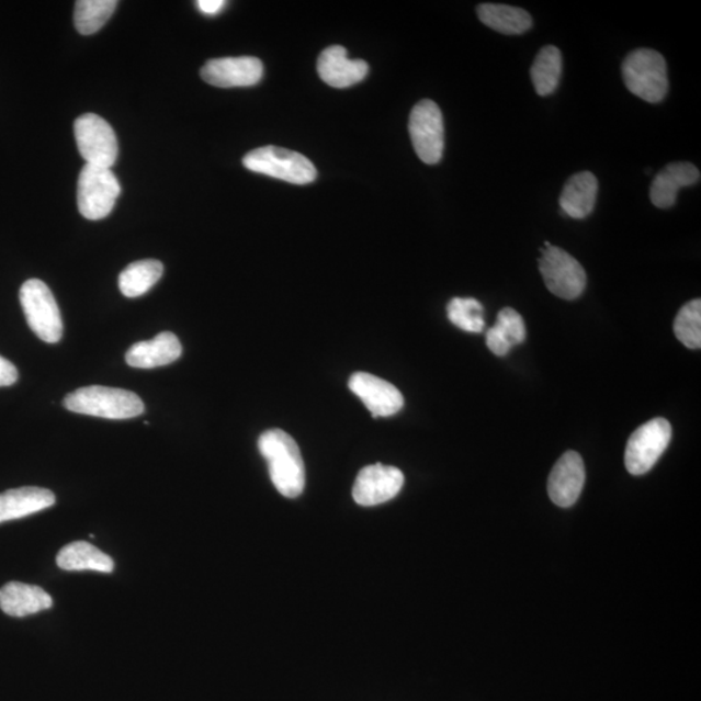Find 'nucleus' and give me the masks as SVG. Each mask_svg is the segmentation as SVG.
I'll use <instances>...</instances> for the list:
<instances>
[{
	"instance_id": "4",
	"label": "nucleus",
	"mask_w": 701,
	"mask_h": 701,
	"mask_svg": "<svg viewBox=\"0 0 701 701\" xmlns=\"http://www.w3.org/2000/svg\"><path fill=\"white\" fill-rule=\"evenodd\" d=\"M244 166L251 172L273 177L295 185H307L317 177L316 167L306 156L275 146L257 148L247 154Z\"/></svg>"
},
{
	"instance_id": "1",
	"label": "nucleus",
	"mask_w": 701,
	"mask_h": 701,
	"mask_svg": "<svg viewBox=\"0 0 701 701\" xmlns=\"http://www.w3.org/2000/svg\"><path fill=\"white\" fill-rule=\"evenodd\" d=\"M258 445L274 487L283 497H299L306 486V467L294 438L286 431L272 429L261 434Z\"/></svg>"
},
{
	"instance_id": "27",
	"label": "nucleus",
	"mask_w": 701,
	"mask_h": 701,
	"mask_svg": "<svg viewBox=\"0 0 701 701\" xmlns=\"http://www.w3.org/2000/svg\"><path fill=\"white\" fill-rule=\"evenodd\" d=\"M675 335L678 341L691 350L701 347V301H691L678 312L675 321Z\"/></svg>"
},
{
	"instance_id": "21",
	"label": "nucleus",
	"mask_w": 701,
	"mask_h": 701,
	"mask_svg": "<svg viewBox=\"0 0 701 701\" xmlns=\"http://www.w3.org/2000/svg\"><path fill=\"white\" fill-rule=\"evenodd\" d=\"M56 564L60 569L68 572L112 573L115 569L112 558L88 542H74L66 545L56 556Z\"/></svg>"
},
{
	"instance_id": "26",
	"label": "nucleus",
	"mask_w": 701,
	"mask_h": 701,
	"mask_svg": "<svg viewBox=\"0 0 701 701\" xmlns=\"http://www.w3.org/2000/svg\"><path fill=\"white\" fill-rule=\"evenodd\" d=\"M448 315L450 321L464 331L480 332L485 329L484 306L473 297H453Z\"/></svg>"
},
{
	"instance_id": "29",
	"label": "nucleus",
	"mask_w": 701,
	"mask_h": 701,
	"mask_svg": "<svg viewBox=\"0 0 701 701\" xmlns=\"http://www.w3.org/2000/svg\"><path fill=\"white\" fill-rule=\"evenodd\" d=\"M486 344L494 355L506 357L511 351L512 346L508 343L507 339L502 337L497 327L488 329L486 336Z\"/></svg>"
},
{
	"instance_id": "17",
	"label": "nucleus",
	"mask_w": 701,
	"mask_h": 701,
	"mask_svg": "<svg viewBox=\"0 0 701 701\" xmlns=\"http://www.w3.org/2000/svg\"><path fill=\"white\" fill-rule=\"evenodd\" d=\"M182 355L180 339L171 331L160 332L151 341L138 342L126 352V363L138 370H154L174 363Z\"/></svg>"
},
{
	"instance_id": "20",
	"label": "nucleus",
	"mask_w": 701,
	"mask_h": 701,
	"mask_svg": "<svg viewBox=\"0 0 701 701\" xmlns=\"http://www.w3.org/2000/svg\"><path fill=\"white\" fill-rule=\"evenodd\" d=\"M598 191V179L591 172L573 174L561 195L563 214L576 219L589 216L597 203Z\"/></svg>"
},
{
	"instance_id": "14",
	"label": "nucleus",
	"mask_w": 701,
	"mask_h": 701,
	"mask_svg": "<svg viewBox=\"0 0 701 701\" xmlns=\"http://www.w3.org/2000/svg\"><path fill=\"white\" fill-rule=\"evenodd\" d=\"M585 464L576 451L565 452L558 459L549 478V495L556 506L569 508L576 505L585 486Z\"/></svg>"
},
{
	"instance_id": "24",
	"label": "nucleus",
	"mask_w": 701,
	"mask_h": 701,
	"mask_svg": "<svg viewBox=\"0 0 701 701\" xmlns=\"http://www.w3.org/2000/svg\"><path fill=\"white\" fill-rule=\"evenodd\" d=\"M165 267L159 260H140L127 265L118 278V287L126 297L145 295L161 279Z\"/></svg>"
},
{
	"instance_id": "7",
	"label": "nucleus",
	"mask_w": 701,
	"mask_h": 701,
	"mask_svg": "<svg viewBox=\"0 0 701 701\" xmlns=\"http://www.w3.org/2000/svg\"><path fill=\"white\" fill-rule=\"evenodd\" d=\"M409 136L417 156L425 165L434 166L444 151V123L441 109L430 99L415 105L409 116Z\"/></svg>"
},
{
	"instance_id": "22",
	"label": "nucleus",
	"mask_w": 701,
	"mask_h": 701,
	"mask_svg": "<svg viewBox=\"0 0 701 701\" xmlns=\"http://www.w3.org/2000/svg\"><path fill=\"white\" fill-rule=\"evenodd\" d=\"M477 13L485 25L506 35L523 34L533 26V19L519 7L484 3L478 5Z\"/></svg>"
},
{
	"instance_id": "5",
	"label": "nucleus",
	"mask_w": 701,
	"mask_h": 701,
	"mask_svg": "<svg viewBox=\"0 0 701 701\" xmlns=\"http://www.w3.org/2000/svg\"><path fill=\"white\" fill-rule=\"evenodd\" d=\"M20 303L27 325L42 341L58 343L63 320L52 290L41 280H27L20 289Z\"/></svg>"
},
{
	"instance_id": "9",
	"label": "nucleus",
	"mask_w": 701,
	"mask_h": 701,
	"mask_svg": "<svg viewBox=\"0 0 701 701\" xmlns=\"http://www.w3.org/2000/svg\"><path fill=\"white\" fill-rule=\"evenodd\" d=\"M75 137L78 151L87 165L109 168L115 165L118 144L115 132L104 118L87 113L75 123Z\"/></svg>"
},
{
	"instance_id": "11",
	"label": "nucleus",
	"mask_w": 701,
	"mask_h": 701,
	"mask_svg": "<svg viewBox=\"0 0 701 701\" xmlns=\"http://www.w3.org/2000/svg\"><path fill=\"white\" fill-rule=\"evenodd\" d=\"M405 485V474L398 467L384 464L365 466L353 485V499L363 507H373L392 500Z\"/></svg>"
},
{
	"instance_id": "25",
	"label": "nucleus",
	"mask_w": 701,
	"mask_h": 701,
	"mask_svg": "<svg viewBox=\"0 0 701 701\" xmlns=\"http://www.w3.org/2000/svg\"><path fill=\"white\" fill-rule=\"evenodd\" d=\"M116 0H80L76 3L75 25L83 35L101 31L117 7Z\"/></svg>"
},
{
	"instance_id": "18",
	"label": "nucleus",
	"mask_w": 701,
	"mask_h": 701,
	"mask_svg": "<svg viewBox=\"0 0 701 701\" xmlns=\"http://www.w3.org/2000/svg\"><path fill=\"white\" fill-rule=\"evenodd\" d=\"M53 491L42 487H20L0 494V523L23 519L55 505Z\"/></svg>"
},
{
	"instance_id": "3",
	"label": "nucleus",
	"mask_w": 701,
	"mask_h": 701,
	"mask_svg": "<svg viewBox=\"0 0 701 701\" xmlns=\"http://www.w3.org/2000/svg\"><path fill=\"white\" fill-rule=\"evenodd\" d=\"M622 77L630 93L648 103H660L668 94V67L655 49L640 48L622 63Z\"/></svg>"
},
{
	"instance_id": "31",
	"label": "nucleus",
	"mask_w": 701,
	"mask_h": 701,
	"mask_svg": "<svg viewBox=\"0 0 701 701\" xmlns=\"http://www.w3.org/2000/svg\"><path fill=\"white\" fill-rule=\"evenodd\" d=\"M196 5L205 15H216L224 9L225 2L224 0H200Z\"/></svg>"
},
{
	"instance_id": "28",
	"label": "nucleus",
	"mask_w": 701,
	"mask_h": 701,
	"mask_svg": "<svg viewBox=\"0 0 701 701\" xmlns=\"http://www.w3.org/2000/svg\"><path fill=\"white\" fill-rule=\"evenodd\" d=\"M501 332L509 344L517 346L527 339V327L519 312L505 308L499 312L497 324L494 325Z\"/></svg>"
},
{
	"instance_id": "23",
	"label": "nucleus",
	"mask_w": 701,
	"mask_h": 701,
	"mask_svg": "<svg viewBox=\"0 0 701 701\" xmlns=\"http://www.w3.org/2000/svg\"><path fill=\"white\" fill-rule=\"evenodd\" d=\"M563 74V56L556 46H544L531 66L530 76L538 95L554 93Z\"/></svg>"
},
{
	"instance_id": "16",
	"label": "nucleus",
	"mask_w": 701,
	"mask_h": 701,
	"mask_svg": "<svg viewBox=\"0 0 701 701\" xmlns=\"http://www.w3.org/2000/svg\"><path fill=\"white\" fill-rule=\"evenodd\" d=\"M699 180V169L691 162H671L655 177L649 190L651 202L657 208H670L677 202L678 191L696 185Z\"/></svg>"
},
{
	"instance_id": "8",
	"label": "nucleus",
	"mask_w": 701,
	"mask_h": 701,
	"mask_svg": "<svg viewBox=\"0 0 701 701\" xmlns=\"http://www.w3.org/2000/svg\"><path fill=\"white\" fill-rule=\"evenodd\" d=\"M540 271L545 286L562 299H577L585 292L587 282L585 269L572 255L558 247L552 245L544 247L540 259Z\"/></svg>"
},
{
	"instance_id": "12",
	"label": "nucleus",
	"mask_w": 701,
	"mask_h": 701,
	"mask_svg": "<svg viewBox=\"0 0 701 701\" xmlns=\"http://www.w3.org/2000/svg\"><path fill=\"white\" fill-rule=\"evenodd\" d=\"M263 75V63L252 56L210 60L201 70L205 82L226 89L253 87L260 82Z\"/></svg>"
},
{
	"instance_id": "30",
	"label": "nucleus",
	"mask_w": 701,
	"mask_h": 701,
	"mask_svg": "<svg viewBox=\"0 0 701 701\" xmlns=\"http://www.w3.org/2000/svg\"><path fill=\"white\" fill-rule=\"evenodd\" d=\"M19 373L16 366L10 360L0 357V387L16 384Z\"/></svg>"
},
{
	"instance_id": "6",
	"label": "nucleus",
	"mask_w": 701,
	"mask_h": 701,
	"mask_svg": "<svg viewBox=\"0 0 701 701\" xmlns=\"http://www.w3.org/2000/svg\"><path fill=\"white\" fill-rule=\"evenodd\" d=\"M122 186L111 169L87 165L77 183V205L84 218L102 219L115 207Z\"/></svg>"
},
{
	"instance_id": "10",
	"label": "nucleus",
	"mask_w": 701,
	"mask_h": 701,
	"mask_svg": "<svg viewBox=\"0 0 701 701\" xmlns=\"http://www.w3.org/2000/svg\"><path fill=\"white\" fill-rule=\"evenodd\" d=\"M671 441V427L665 419H654L636 429L625 451V465L633 476L648 473Z\"/></svg>"
},
{
	"instance_id": "2",
	"label": "nucleus",
	"mask_w": 701,
	"mask_h": 701,
	"mask_svg": "<svg viewBox=\"0 0 701 701\" xmlns=\"http://www.w3.org/2000/svg\"><path fill=\"white\" fill-rule=\"evenodd\" d=\"M70 412L102 417L109 420L134 419L144 414L145 405L137 394L123 388L89 386L76 389L64 398Z\"/></svg>"
},
{
	"instance_id": "13",
	"label": "nucleus",
	"mask_w": 701,
	"mask_h": 701,
	"mask_svg": "<svg viewBox=\"0 0 701 701\" xmlns=\"http://www.w3.org/2000/svg\"><path fill=\"white\" fill-rule=\"evenodd\" d=\"M350 389L364 403L373 417H389L405 406L402 393L389 382L375 375L359 372L349 382Z\"/></svg>"
},
{
	"instance_id": "19",
	"label": "nucleus",
	"mask_w": 701,
	"mask_h": 701,
	"mask_svg": "<svg viewBox=\"0 0 701 701\" xmlns=\"http://www.w3.org/2000/svg\"><path fill=\"white\" fill-rule=\"evenodd\" d=\"M53 607V598L38 586L10 583L0 589V609L12 618H25Z\"/></svg>"
},
{
	"instance_id": "15",
	"label": "nucleus",
	"mask_w": 701,
	"mask_h": 701,
	"mask_svg": "<svg viewBox=\"0 0 701 701\" xmlns=\"http://www.w3.org/2000/svg\"><path fill=\"white\" fill-rule=\"evenodd\" d=\"M317 72L329 87L344 89L363 81L370 67L363 60L347 58L344 47L331 46L324 49L318 58Z\"/></svg>"
}]
</instances>
